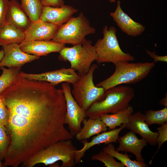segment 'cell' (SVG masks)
Segmentation results:
<instances>
[{"label":"cell","mask_w":167,"mask_h":167,"mask_svg":"<svg viewBox=\"0 0 167 167\" xmlns=\"http://www.w3.org/2000/svg\"><path fill=\"white\" fill-rule=\"evenodd\" d=\"M9 1V0H0V28L6 24V16Z\"/></svg>","instance_id":"cell-31"},{"label":"cell","mask_w":167,"mask_h":167,"mask_svg":"<svg viewBox=\"0 0 167 167\" xmlns=\"http://www.w3.org/2000/svg\"><path fill=\"white\" fill-rule=\"evenodd\" d=\"M60 60L68 61L70 68L77 71L80 76L87 73L97 55L91 41L86 40L82 43L71 47H64L59 52Z\"/></svg>","instance_id":"cell-7"},{"label":"cell","mask_w":167,"mask_h":167,"mask_svg":"<svg viewBox=\"0 0 167 167\" xmlns=\"http://www.w3.org/2000/svg\"><path fill=\"white\" fill-rule=\"evenodd\" d=\"M91 160H97L103 163L107 167H124L121 162L116 161L114 157L110 154L101 150L98 153L93 155Z\"/></svg>","instance_id":"cell-27"},{"label":"cell","mask_w":167,"mask_h":167,"mask_svg":"<svg viewBox=\"0 0 167 167\" xmlns=\"http://www.w3.org/2000/svg\"><path fill=\"white\" fill-rule=\"evenodd\" d=\"M75 147L71 139L55 142L42 149L22 164L23 167H32L36 165H52L58 161L62 162V167H72L74 161Z\"/></svg>","instance_id":"cell-3"},{"label":"cell","mask_w":167,"mask_h":167,"mask_svg":"<svg viewBox=\"0 0 167 167\" xmlns=\"http://www.w3.org/2000/svg\"><path fill=\"white\" fill-rule=\"evenodd\" d=\"M109 1L110 2L113 3L115 2L116 0H109Z\"/></svg>","instance_id":"cell-36"},{"label":"cell","mask_w":167,"mask_h":167,"mask_svg":"<svg viewBox=\"0 0 167 167\" xmlns=\"http://www.w3.org/2000/svg\"><path fill=\"white\" fill-rule=\"evenodd\" d=\"M4 56V52L3 49L0 50V63Z\"/></svg>","instance_id":"cell-35"},{"label":"cell","mask_w":167,"mask_h":167,"mask_svg":"<svg viewBox=\"0 0 167 167\" xmlns=\"http://www.w3.org/2000/svg\"><path fill=\"white\" fill-rule=\"evenodd\" d=\"M98 65H91L88 71L80 76L79 79L73 84L71 93L79 106L86 111L94 102L101 99L105 91L102 87L94 85L93 74Z\"/></svg>","instance_id":"cell-8"},{"label":"cell","mask_w":167,"mask_h":167,"mask_svg":"<svg viewBox=\"0 0 167 167\" xmlns=\"http://www.w3.org/2000/svg\"><path fill=\"white\" fill-rule=\"evenodd\" d=\"M102 150L112 155L121 161L125 166L127 167H147L148 165L145 162L136 160H132L129 157L131 156L127 155V153L122 154L115 150L114 145L112 143L108 144V145L103 148Z\"/></svg>","instance_id":"cell-24"},{"label":"cell","mask_w":167,"mask_h":167,"mask_svg":"<svg viewBox=\"0 0 167 167\" xmlns=\"http://www.w3.org/2000/svg\"><path fill=\"white\" fill-rule=\"evenodd\" d=\"M6 24L24 32L29 27L31 21L16 0L9 1L6 16Z\"/></svg>","instance_id":"cell-19"},{"label":"cell","mask_w":167,"mask_h":167,"mask_svg":"<svg viewBox=\"0 0 167 167\" xmlns=\"http://www.w3.org/2000/svg\"><path fill=\"white\" fill-rule=\"evenodd\" d=\"M117 140L119 145L115 149L116 151L131 153L135 156L136 161L145 162L141 155L142 150L147 145L145 139L142 138L139 139L135 134L131 131L124 135L118 137Z\"/></svg>","instance_id":"cell-17"},{"label":"cell","mask_w":167,"mask_h":167,"mask_svg":"<svg viewBox=\"0 0 167 167\" xmlns=\"http://www.w3.org/2000/svg\"><path fill=\"white\" fill-rule=\"evenodd\" d=\"M158 135L157 138V144L158 145V149L152 158L149 161V164L151 165L152 161L158 151L161 148L163 143L167 140V122H165L157 128Z\"/></svg>","instance_id":"cell-29"},{"label":"cell","mask_w":167,"mask_h":167,"mask_svg":"<svg viewBox=\"0 0 167 167\" xmlns=\"http://www.w3.org/2000/svg\"><path fill=\"white\" fill-rule=\"evenodd\" d=\"M78 10L64 5L58 7L44 6L40 19L59 27L67 21Z\"/></svg>","instance_id":"cell-18"},{"label":"cell","mask_w":167,"mask_h":167,"mask_svg":"<svg viewBox=\"0 0 167 167\" xmlns=\"http://www.w3.org/2000/svg\"><path fill=\"white\" fill-rule=\"evenodd\" d=\"M1 95L9 112L4 167H17L53 143L73 138L64 126L66 106L62 89L19 74Z\"/></svg>","instance_id":"cell-1"},{"label":"cell","mask_w":167,"mask_h":167,"mask_svg":"<svg viewBox=\"0 0 167 167\" xmlns=\"http://www.w3.org/2000/svg\"><path fill=\"white\" fill-rule=\"evenodd\" d=\"M82 123L83 127L75 136L76 139L79 141L87 139L107 130V127L100 118L88 119L85 118Z\"/></svg>","instance_id":"cell-20"},{"label":"cell","mask_w":167,"mask_h":167,"mask_svg":"<svg viewBox=\"0 0 167 167\" xmlns=\"http://www.w3.org/2000/svg\"><path fill=\"white\" fill-rule=\"evenodd\" d=\"M9 112L3 98L0 94V122L6 127L8 122Z\"/></svg>","instance_id":"cell-30"},{"label":"cell","mask_w":167,"mask_h":167,"mask_svg":"<svg viewBox=\"0 0 167 167\" xmlns=\"http://www.w3.org/2000/svg\"><path fill=\"white\" fill-rule=\"evenodd\" d=\"M9 143V137L4 126L0 122V160L4 159Z\"/></svg>","instance_id":"cell-28"},{"label":"cell","mask_w":167,"mask_h":167,"mask_svg":"<svg viewBox=\"0 0 167 167\" xmlns=\"http://www.w3.org/2000/svg\"><path fill=\"white\" fill-rule=\"evenodd\" d=\"M144 115L145 122L148 126L154 124L161 125L167 122V107L159 110L146 111Z\"/></svg>","instance_id":"cell-25"},{"label":"cell","mask_w":167,"mask_h":167,"mask_svg":"<svg viewBox=\"0 0 167 167\" xmlns=\"http://www.w3.org/2000/svg\"><path fill=\"white\" fill-rule=\"evenodd\" d=\"M115 70L109 77L96 85L105 90L122 84L137 83L146 78L155 66V62L130 63L119 62L115 64Z\"/></svg>","instance_id":"cell-4"},{"label":"cell","mask_w":167,"mask_h":167,"mask_svg":"<svg viewBox=\"0 0 167 167\" xmlns=\"http://www.w3.org/2000/svg\"><path fill=\"white\" fill-rule=\"evenodd\" d=\"M19 75L30 79L46 81L54 86L64 82L73 84L80 78L79 74L71 68L63 67L38 74H28L20 71Z\"/></svg>","instance_id":"cell-10"},{"label":"cell","mask_w":167,"mask_h":167,"mask_svg":"<svg viewBox=\"0 0 167 167\" xmlns=\"http://www.w3.org/2000/svg\"><path fill=\"white\" fill-rule=\"evenodd\" d=\"M159 103L160 105H164L165 107H167V95L164 98L161 99L159 102Z\"/></svg>","instance_id":"cell-34"},{"label":"cell","mask_w":167,"mask_h":167,"mask_svg":"<svg viewBox=\"0 0 167 167\" xmlns=\"http://www.w3.org/2000/svg\"><path fill=\"white\" fill-rule=\"evenodd\" d=\"M19 45L24 52L40 57L53 52L59 53L65 44L52 40H42L23 41Z\"/></svg>","instance_id":"cell-16"},{"label":"cell","mask_w":167,"mask_h":167,"mask_svg":"<svg viewBox=\"0 0 167 167\" xmlns=\"http://www.w3.org/2000/svg\"><path fill=\"white\" fill-rule=\"evenodd\" d=\"M24 32L6 24L0 28V45L12 43L20 44L24 40Z\"/></svg>","instance_id":"cell-22"},{"label":"cell","mask_w":167,"mask_h":167,"mask_svg":"<svg viewBox=\"0 0 167 167\" xmlns=\"http://www.w3.org/2000/svg\"><path fill=\"white\" fill-rule=\"evenodd\" d=\"M146 52L148 54L154 59V62H156L158 61L164 62H167V55L160 56L156 54L154 51L151 52L149 50H146Z\"/></svg>","instance_id":"cell-33"},{"label":"cell","mask_w":167,"mask_h":167,"mask_svg":"<svg viewBox=\"0 0 167 167\" xmlns=\"http://www.w3.org/2000/svg\"><path fill=\"white\" fill-rule=\"evenodd\" d=\"M4 56L0 67L20 68L25 63L38 59L39 57L26 53L20 49L19 44L12 43L2 46Z\"/></svg>","instance_id":"cell-11"},{"label":"cell","mask_w":167,"mask_h":167,"mask_svg":"<svg viewBox=\"0 0 167 167\" xmlns=\"http://www.w3.org/2000/svg\"><path fill=\"white\" fill-rule=\"evenodd\" d=\"M126 127L145 139L147 143L154 146L157 144L158 132H153L145 122L144 114L138 111L130 116Z\"/></svg>","instance_id":"cell-14"},{"label":"cell","mask_w":167,"mask_h":167,"mask_svg":"<svg viewBox=\"0 0 167 167\" xmlns=\"http://www.w3.org/2000/svg\"><path fill=\"white\" fill-rule=\"evenodd\" d=\"M58 26L41 19L31 22L29 27L24 32L25 37L23 41L51 40Z\"/></svg>","instance_id":"cell-15"},{"label":"cell","mask_w":167,"mask_h":167,"mask_svg":"<svg viewBox=\"0 0 167 167\" xmlns=\"http://www.w3.org/2000/svg\"><path fill=\"white\" fill-rule=\"evenodd\" d=\"M133 112V107L130 105L124 110L116 113L105 114L100 118L109 128V130H110L116 128L117 126H121L122 124L126 125L130 116Z\"/></svg>","instance_id":"cell-21"},{"label":"cell","mask_w":167,"mask_h":167,"mask_svg":"<svg viewBox=\"0 0 167 167\" xmlns=\"http://www.w3.org/2000/svg\"><path fill=\"white\" fill-rule=\"evenodd\" d=\"M44 6L58 7L64 4L63 0H41Z\"/></svg>","instance_id":"cell-32"},{"label":"cell","mask_w":167,"mask_h":167,"mask_svg":"<svg viewBox=\"0 0 167 167\" xmlns=\"http://www.w3.org/2000/svg\"><path fill=\"white\" fill-rule=\"evenodd\" d=\"M121 2L118 0L115 11L110 15L121 30L129 36L135 37L141 35L145 27L142 24L133 20L122 9Z\"/></svg>","instance_id":"cell-13"},{"label":"cell","mask_w":167,"mask_h":167,"mask_svg":"<svg viewBox=\"0 0 167 167\" xmlns=\"http://www.w3.org/2000/svg\"><path fill=\"white\" fill-rule=\"evenodd\" d=\"M20 6L31 21L40 19L44 6L41 0H21Z\"/></svg>","instance_id":"cell-23"},{"label":"cell","mask_w":167,"mask_h":167,"mask_svg":"<svg viewBox=\"0 0 167 167\" xmlns=\"http://www.w3.org/2000/svg\"><path fill=\"white\" fill-rule=\"evenodd\" d=\"M62 88L66 106L64 124L67 125L69 131L74 136L79 131L83 121L87 117L86 111L79 106L74 99L71 93L69 83H62Z\"/></svg>","instance_id":"cell-9"},{"label":"cell","mask_w":167,"mask_h":167,"mask_svg":"<svg viewBox=\"0 0 167 167\" xmlns=\"http://www.w3.org/2000/svg\"><path fill=\"white\" fill-rule=\"evenodd\" d=\"M96 29L82 12L76 17H72L67 21L58 27L52 41L75 45L82 44L85 36L94 34Z\"/></svg>","instance_id":"cell-6"},{"label":"cell","mask_w":167,"mask_h":167,"mask_svg":"<svg viewBox=\"0 0 167 167\" xmlns=\"http://www.w3.org/2000/svg\"><path fill=\"white\" fill-rule=\"evenodd\" d=\"M21 68L0 67L2 73L0 76V94L6 88L9 87L19 75Z\"/></svg>","instance_id":"cell-26"},{"label":"cell","mask_w":167,"mask_h":167,"mask_svg":"<svg viewBox=\"0 0 167 167\" xmlns=\"http://www.w3.org/2000/svg\"><path fill=\"white\" fill-rule=\"evenodd\" d=\"M3 166V165L1 162V161L0 160V167Z\"/></svg>","instance_id":"cell-37"},{"label":"cell","mask_w":167,"mask_h":167,"mask_svg":"<svg viewBox=\"0 0 167 167\" xmlns=\"http://www.w3.org/2000/svg\"><path fill=\"white\" fill-rule=\"evenodd\" d=\"M125 127L126 124H123L118 128L103 132L97 135L94 136L90 142H88L87 139L81 141L83 144V148L79 150H76L75 151L74 161L75 164H79L85 152L95 145L102 143L106 144L117 142L119 133Z\"/></svg>","instance_id":"cell-12"},{"label":"cell","mask_w":167,"mask_h":167,"mask_svg":"<svg viewBox=\"0 0 167 167\" xmlns=\"http://www.w3.org/2000/svg\"><path fill=\"white\" fill-rule=\"evenodd\" d=\"M117 30L113 26L103 28V37L98 39L94 45L97 55L96 60L98 64L119 62H130L134 58L129 53H125L121 49L116 35Z\"/></svg>","instance_id":"cell-5"},{"label":"cell","mask_w":167,"mask_h":167,"mask_svg":"<svg viewBox=\"0 0 167 167\" xmlns=\"http://www.w3.org/2000/svg\"><path fill=\"white\" fill-rule=\"evenodd\" d=\"M134 96V90L130 87L119 85L111 88L105 91L101 99L90 106L86 111V116L96 118L124 110L129 106Z\"/></svg>","instance_id":"cell-2"}]
</instances>
